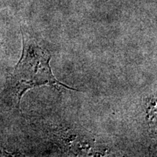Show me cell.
I'll use <instances>...</instances> for the list:
<instances>
[{"instance_id": "obj_1", "label": "cell", "mask_w": 157, "mask_h": 157, "mask_svg": "<svg viewBox=\"0 0 157 157\" xmlns=\"http://www.w3.org/2000/svg\"><path fill=\"white\" fill-rule=\"evenodd\" d=\"M50 55L34 39L23 36L22 56L6 84L0 101L19 109L23 94L27 90L42 85L57 88H72L58 82L50 66Z\"/></svg>"}]
</instances>
